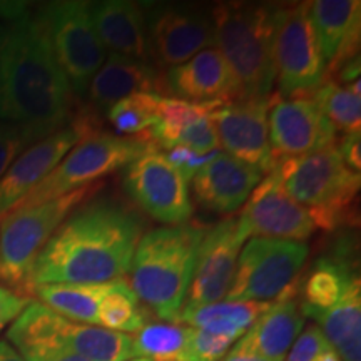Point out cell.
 Wrapping results in <instances>:
<instances>
[{
    "mask_svg": "<svg viewBox=\"0 0 361 361\" xmlns=\"http://www.w3.org/2000/svg\"><path fill=\"white\" fill-rule=\"evenodd\" d=\"M162 152H164V156L168 157L171 164H173L189 183V180L200 173L204 166L209 164V162L219 154L221 149H216V151L202 154V152L192 151V149H189L186 146H174L168 149V151H162Z\"/></svg>",
    "mask_w": 361,
    "mask_h": 361,
    "instance_id": "cell-36",
    "label": "cell"
},
{
    "mask_svg": "<svg viewBox=\"0 0 361 361\" xmlns=\"http://www.w3.org/2000/svg\"><path fill=\"white\" fill-rule=\"evenodd\" d=\"M121 278L96 284H44L34 290L40 303L74 323L97 326L101 301L116 288Z\"/></svg>",
    "mask_w": 361,
    "mask_h": 361,
    "instance_id": "cell-28",
    "label": "cell"
},
{
    "mask_svg": "<svg viewBox=\"0 0 361 361\" xmlns=\"http://www.w3.org/2000/svg\"><path fill=\"white\" fill-rule=\"evenodd\" d=\"M271 303L256 301H219L204 306H184L179 323L238 341L269 308Z\"/></svg>",
    "mask_w": 361,
    "mask_h": 361,
    "instance_id": "cell-26",
    "label": "cell"
},
{
    "mask_svg": "<svg viewBox=\"0 0 361 361\" xmlns=\"http://www.w3.org/2000/svg\"><path fill=\"white\" fill-rule=\"evenodd\" d=\"M4 34H6V25H4V24H0V45H2Z\"/></svg>",
    "mask_w": 361,
    "mask_h": 361,
    "instance_id": "cell-43",
    "label": "cell"
},
{
    "mask_svg": "<svg viewBox=\"0 0 361 361\" xmlns=\"http://www.w3.org/2000/svg\"><path fill=\"white\" fill-rule=\"evenodd\" d=\"M238 221L247 238L306 243L316 229L308 211L288 196L274 171L263 176L261 183L247 197Z\"/></svg>",
    "mask_w": 361,
    "mask_h": 361,
    "instance_id": "cell-17",
    "label": "cell"
},
{
    "mask_svg": "<svg viewBox=\"0 0 361 361\" xmlns=\"http://www.w3.org/2000/svg\"><path fill=\"white\" fill-rule=\"evenodd\" d=\"M104 188L90 184L66 196L34 206H19L0 221V283L27 298L30 291V271L52 234L67 216Z\"/></svg>",
    "mask_w": 361,
    "mask_h": 361,
    "instance_id": "cell-6",
    "label": "cell"
},
{
    "mask_svg": "<svg viewBox=\"0 0 361 361\" xmlns=\"http://www.w3.org/2000/svg\"><path fill=\"white\" fill-rule=\"evenodd\" d=\"M30 301H32L30 298L19 295L0 284V333L7 328V324L13 323V319L25 310Z\"/></svg>",
    "mask_w": 361,
    "mask_h": 361,
    "instance_id": "cell-38",
    "label": "cell"
},
{
    "mask_svg": "<svg viewBox=\"0 0 361 361\" xmlns=\"http://www.w3.org/2000/svg\"><path fill=\"white\" fill-rule=\"evenodd\" d=\"M271 97L239 99L214 112L219 147L226 154L259 169L263 176L276 166L271 154L268 130Z\"/></svg>",
    "mask_w": 361,
    "mask_h": 361,
    "instance_id": "cell-18",
    "label": "cell"
},
{
    "mask_svg": "<svg viewBox=\"0 0 361 361\" xmlns=\"http://www.w3.org/2000/svg\"><path fill=\"white\" fill-rule=\"evenodd\" d=\"M336 151L351 171L360 174L361 171V133L341 134L336 139Z\"/></svg>",
    "mask_w": 361,
    "mask_h": 361,
    "instance_id": "cell-39",
    "label": "cell"
},
{
    "mask_svg": "<svg viewBox=\"0 0 361 361\" xmlns=\"http://www.w3.org/2000/svg\"><path fill=\"white\" fill-rule=\"evenodd\" d=\"M89 11L104 47L121 56L151 62L142 6L130 0H102L90 4Z\"/></svg>",
    "mask_w": 361,
    "mask_h": 361,
    "instance_id": "cell-25",
    "label": "cell"
},
{
    "mask_svg": "<svg viewBox=\"0 0 361 361\" xmlns=\"http://www.w3.org/2000/svg\"><path fill=\"white\" fill-rule=\"evenodd\" d=\"M164 71L139 59L111 52L94 75L87 92L96 109H109L112 104L137 92L166 94Z\"/></svg>",
    "mask_w": 361,
    "mask_h": 361,
    "instance_id": "cell-24",
    "label": "cell"
},
{
    "mask_svg": "<svg viewBox=\"0 0 361 361\" xmlns=\"http://www.w3.org/2000/svg\"><path fill=\"white\" fill-rule=\"evenodd\" d=\"M74 92L37 20L22 12L8 20L0 45V121L19 124L34 141L69 124Z\"/></svg>",
    "mask_w": 361,
    "mask_h": 361,
    "instance_id": "cell-2",
    "label": "cell"
},
{
    "mask_svg": "<svg viewBox=\"0 0 361 361\" xmlns=\"http://www.w3.org/2000/svg\"><path fill=\"white\" fill-rule=\"evenodd\" d=\"M101 129L94 112L87 107L75 111L69 124L47 137L30 144L0 178V221L57 168L67 152L85 135Z\"/></svg>",
    "mask_w": 361,
    "mask_h": 361,
    "instance_id": "cell-12",
    "label": "cell"
},
{
    "mask_svg": "<svg viewBox=\"0 0 361 361\" xmlns=\"http://www.w3.org/2000/svg\"><path fill=\"white\" fill-rule=\"evenodd\" d=\"M221 361H266V360H263L256 353H252V351L247 348L245 343H243L241 340H238Z\"/></svg>",
    "mask_w": 361,
    "mask_h": 361,
    "instance_id": "cell-40",
    "label": "cell"
},
{
    "mask_svg": "<svg viewBox=\"0 0 361 361\" xmlns=\"http://www.w3.org/2000/svg\"><path fill=\"white\" fill-rule=\"evenodd\" d=\"M234 343L236 341L231 338L191 328V336L183 361H221Z\"/></svg>",
    "mask_w": 361,
    "mask_h": 361,
    "instance_id": "cell-33",
    "label": "cell"
},
{
    "mask_svg": "<svg viewBox=\"0 0 361 361\" xmlns=\"http://www.w3.org/2000/svg\"><path fill=\"white\" fill-rule=\"evenodd\" d=\"M246 239L247 234L238 218H228L207 229L197 251L196 269L184 306H204L226 300Z\"/></svg>",
    "mask_w": 361,
    "mask_h": 361,
    "instance_id": "cell-15",
    "label": "cell"
},
{
    "mask_svg": "<svg viewBox=\"0 0 361 361\" xmlns=\"http://www.w3.org/2000/svg\"><path fill=\"white\" fill-rule=\"evenodd\" d=\"M207 229L188 221L151 229L137 243L128 284L144 308L162 322L179 323Z\"/></svg>",
    "mask_w": 361,
    "mask_h": 361,
    "instance_id": "cell-3",
    "label": "cell"
},
{
    "mask_svg": "<svg viewBox=\"0 0 361 361\" xmlns=\"http://www.w3.org/2000/svg\"><path fill=\"white\" fill-rule=\"evenodd\" d=\"M161 97L159 94L137 92L112 104L107 109V119L114 126L117 135L134 137L147 134L157 123Z\"/></svg>",
    "mask_w": 361,
    "mask_h": 361,
    "instance_id": "cell-32",
    "label": "cell"
},
{
    "mask_svg": "<svg viewBox=\"0 0 361 361\" xmlns=\"http://www.w3.org/2000/svg\"><path fill=\"white\" fill-rule=\"evenodd\" d=\"M144 223L116 197L94 196L52 234L30 271V291L44 284H96L129 273Z\"/></svg>",
    "mask_w": 361,
    "mask_h": 361,
    "instance_id": "cell-1",
    "label": "cell"
},
{
    "mask_svg": "<svg viewBox=\"0 0 361 361\" xmlns=\"http://www.w3.org/2000/svg\"><path fill=\"white\" fill-rule=\"evenodd\" d=\"M124 188L130 200L159 223L176 226L191 219L189 183L154 146L126 166Z\"/></svg>",
    "mask_w": 361,
    "mask_h": 361,
    "instance_id": "cell-13",
    "label": "cell"
},
{
    "mask_svg": "<svg viewBox=\"0 0 361 361\" xmlns=\"http://www.w3.org/2000/svg\"><path fill=\"white\" fill-rule=\"evenodd\" d=\"M314 361H340V358H338V355L335 353V350L329 348L326 351H323V353L319 355Z\"/></svg>",
    "mask_w": 361,
    "mask_h": 361,
    "instance_id": "cell-42",
    "label": "cell"
},
{
    "mask_svg": "<svg viewBox=\"0 0 361 361\" xmlns=\"http://www.w3.org/2000/svg\"><path fill=\"white\" fill-rule=\"evenodd\" d=\"M335 144L300 157H286L271 169L288 196L308 211L314 228L328 233L353 218L361 186L360 174L343 162Z\"/></svg>",
    "mask_w": 361,
    "mask_h": 361,
    "instance_id": "cell-5",
    "label": "cell"
},
{
    "mask_svg": "<svg viewBox=\"0 0 361 361\" xmlns=\"http://www.w3.org/2000/svg\"><path fill=\"white\" fill-rule=\"evenodd\" d=\"M32 141V135L22 126L0 121V178Z\"/></svg>",
    "mask_w": 361,
    "mask_h": 361,
    "instance_id": "cell-34",
    "label": "cell"
},
{
    "mask_svg": "<svg viewBox=\"0 0 361 361\" xmlns=\"http://www.w3.org/2000/svg\"><path fill=\"white\" fill-rule=\"evenodd\" d=\"M152 146L147 134L124 137L99 129L80 139L19 206L40 204L96 184L104 176L129 166Z\"/></svg>",
    "mask_w": 361,
    "mask_h": 361,
    "instance_id": "cell-7",
    "label": "cell"
},
{
    "mask_svg": "<svg viewBox=\"0 0 361 361\" xmlns=\"http://www.w3.org/2000/svg\"><path fill=\"white\" fill-rule=\"evenodd\" d=\"M166 94L189 102H234L241 90L216 47H207L188 62L166 71Z\"/></svg>",
    "mask_w": 361,
    "mask_h": 361,
    "instance_id": "cell-19",
    "label": "cell"
},
{
    "mask_svg": "<svg viewBox=\"0 0 361 361\" xmlns=\"http://www.w3.org/2000/svg\"><path fill=\"white\" fill-rule=\"evenodd\" d=\"M329 348L331 345L326 341L322 329L314 324H308L293 343L284 361H314L323 351Z\"/></svg>",
    "mask_w": 361,
    "mask_h": 361,
    "instance_id": "cell-35",
    "label": "cell"
},
{
    "mask_svg": "<svg viewBox=\"0 0 361 361\" xmlns=\"http://www.w3.org/2000/svg\"><path fill=\"white\" fill-rule=\"evenodd\" d=\"M308 13L324 62V74L360 57V0H316L308 2Z\"/></svg>",
    "mask_w": 361,
    "mask_h": 361,
    "instance_id": "cell-20",
    "label": "cell"
},
{
    "mask_svg": "<svg viewBox=\"0 0 361 361\" xmlns=\"http://www.w3.org/2000/svg\"><path fill=\"white\" fill-rule=\"evenodd\" d=\"M310 258V246L301 241L251 238L239 252L236 273L226 301L273 303L300 281Z\"/></svg>",
    "mask_w": 361,
    "mask_h": 361,
    "instance_id": "cell-10",
    "label": "cell"
},
{
    "mask_svg": "<svg viewBox=\"0 0 361 361\" xmlns=\"http://www.w3.org/2000/svg\"><path fill=\"white\" fill-rule=\"evenodd\" d=\"M7 341L12 346L49 343L74 351L87 361H129L134 358L133 335L69 322L39 301H30L13 319L7 331Z\"/></svg>",
    "mask_w": 361,
    "mask_h": 361,
    "instance_id": "cell-9",
    "label": "cell"
},
{
    "mask_svg": "<svg viewBox=\"0 0 361 361\" xmlns=\"http://www.w3.org/2000/svg\"><path fill=\"white\" fill-rule=\"evenodd\" d=\"M129 361H151V360H144V358H137V360H129Z\"/></svg>",
    "mask_w": 361,
    "mask_h": 361,
    "instance_id": "cell-44",
    "label": "cell"
},
{
    "mask_svg": "<svg viewBox=\"0 0 361 361\" xmlns=\"http://www.w3.org/2000/svg\"><path fill=\"white\" fill-rule=\"evenodd\" d=\"M340 361H361V284L350 286L338 303L313 318Z\"/></svg>",
    "mask_w": 361,
    "mask_h": 361,
    "instance_id": "cell-27",
    "label": "cell"
},
{
    "mask_svg": "<svg viewBox=\"0 0 361 361\" xmlns=\"http://www.w3.org/2000/svg\"><path fill=\"white\" fill-rule=\"evenodd\" d=\"M263 179V173L221 151L192 180L196 201L206 209L229 214L245 206Z\"/></svg>",
    "mask_w": 361,
    "mask_h": 361,
    "instance_id": "cell-21",
    "label": "cell"
},
{
    "mask_svg": "<svg viewBox=\"0 0 361 361\" xmlns=\"http://www.w3.org/2000/svg\"><path fill=\"white\" fill-rule=\"evenodd\" d=\"M213 47L224 57L241 99L268 97L276 82L273 61L274 7L223 2L211 11Z\"/></svg>",
    "mask_w": 361,
    "mask_h": 361,
    "instance_id": "cell-4",
    "label": "cell"
},
{
    "mask_svg": "<svg viewBox=\"0 0 361 361\" xmlns=\"http://www.w3.org/2000/svg\"><path fill=\"white\" fill-rule=\"evenodd\" d=\"M269 146L274 162L300 157L336 142L338 133L311 97H271Z\"/></svg>",
    "mask_w": 361,
    "mask_h": 361,
    "instance_id": "cell-16",
    "label": "cell"
},
{
    "mask_svg": "<svg viewBox=\"0 0 361 361\" xmlns=\"http://www.w3.org/2000/svg\"><path fill=\"white\" fill-rule=\"evenodd\" d=\"M147 308L134 295L128 279L121 278L116 288L106 295L97 311V326L109 331L134 335L149 323Z\"/></svg>",
    "mask_w": 361,
    "mask_h": 361,
    "instance_id": "cell-31",
    "label": "cell"
},
{
    "mask_svg": "<svg viewBox=\"0 0 361 361\" xmlns=\"http://www.w3.org/2000/svg\"><path fill=\"white\" fill-rule=\"evenodd\" d=\"M318 104L323 116L338 134L361 133V89L360 80L341 85L324 78L310 96Z\"/></svg>",
    "mask_w": 361,
    "mask_h": 361,
    "instance_id": "cell-29",
    "label": "cell"
},
{
    "mask_svg": "<svg viewBox=\"0 0 361 361\" xmlns=\"http://www.w3.org/2000/svg\"><path fill=\"white\" fill-rule=\"evenodd\" d=\"M90 2L61 0L40 7L37 20L72 92H87L94 75L106 62L107 51L90 19Z\"/></svg>",
    "mask_w": 361,
    "mask_h": 361,
    "instance_id": "cell-8",
    "label": "cell"
},
{
    "mask_svg": "<svg viewBox=\"0 0 361 361\" xmlns=\"http://www.w3.org/2000/svg\"><path fill=\"white\" fill-rule=\"evenodd\" d=\"M0 361H25L13 346L6 341H0Z\"/></svg>",
    "mask_w": 361,
    "mask_h": 361,
    "instance_id": "cell-41",
    "label": "cell"
},
{
    "mask_svg": "<svg viewBox=\"0 0 361 361\" xmlns=\"http://www.w3.org/2000/svg\"><path fill=\"white\" fill-rule=\"evenodd\" d=\"M301 279L288 288L269 308L256 319L239 340L266 361H284L300 333L306 316L300 305Z\"/></svg>",
    "mask_w": 361,
    "mask_h": 361,
    "instance_id": "cell-22",
    "label": "cell"
},
{
    "mask_svg": "<svg viewBox=\"0 0 361 361\" xmlns=\"http://www.w3.org/2000/svg\"><path fill=\"white\" fill-rule=\"evenodd\" d=\"M191 328L180 323H152L133 335V353L151 361H183Z\"/></svg>",
    "mask_w": 361,
    "mask_h": 361,
    "instance_id": "cell-30",
    "label": "cell"
},
{
    "mask_svg": "<svg viewBox=\"0 0 361 361\" xmlns=\"http://www.w3.org/2000/svg\"><path fill=\"white\" fill-rule=\"evenodd\" d=\"M16 350L25 361H87L74 351L49 343H25Z\"/></svg>",
    "mask_w": 361,
    "mask_h": 361,
    "instance_id": "cell-37",
    "label": "cell"
},
{
    "mask_svg": "<svg viewBox=\"0 0 361 361\" xmlns=\"http://www.w3.org/2000/svg\"><path fill=\"white\" fill-rule=\"evenodd\" d=\"M149 59L161 71L178 67L213 47V20L191 7H157L146 17Z\"/></svg>",
    "mask_w": 361,
    "mask_h": 361,
    "instance_id": "cell-14",
    "label": "cell"
},
{
    "mask_svg": "<svg viewBox=\"0 0 361 361\" xmlns=\"http://www.w3.org/2000/svg\"><path fill=\"white\" fill-rule=\"evenodd\" d=\"M273 61L278 96L306 97L324 79V62L311 25L308 2L274 6Z\"/></svg>",
    "mask_w": 361,
    "mask_h": 361,
    "instance_id": "cell-11",
    "label": "cell"
},
{
    "mask_svg": "<svg viewBox=\"0 0 361 361\" xmlns=\"http://www.w3.org/2000/svg\"><path fill=\"white\" fill-rule=\"evenodd\" d=\"M353 241H343L335 251L316 261L311 273L301 278L300 305L305 316L316 318L333 308L350 286L358 281V261Z\"/></svg>",
    "mask_w": 361,
    "mask_h": 361,
    "instance_id": "cell-23",
    "label": "cell"
}]
</instances>
